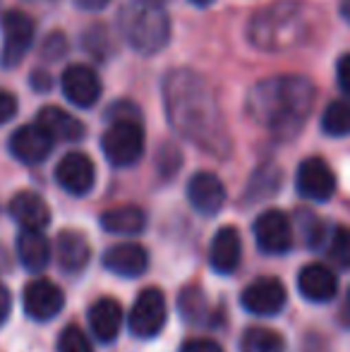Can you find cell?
<instances>
[{
    "mask_svg": "<svg viewBox=\"0 0 350 352\" xmlns=\"http://www.w3.org/2000/svg\"><path fill=\"white\" fill-rule=\"evenodd\" d=\"M164 106L171 127L182 140L211 156H228L230 135L214 89L199 72L171 70L164 77Z\"/></svg>",
    "mask_w": 350,
    "mask_h": 352,
    "instance_id": "1",
    "label": "cell"
},
{
    "mask_svg": "<svg viewBox=\"0 0 350 352\" xmlns=\"http://www.w3.org/2000/svg\"><path fill=\"white\" fill-rule=\"evenodd\" d=\"M314 106V84L300 74H281L257 82L248 94V113L271 135H298Z\"/></svg>",
    "mask_w": 350,
    "mask_h": 352,
    "instance_id": "2",
    "label": "cell"
},
{
    "mask_svg": "<svg viewBox=\"0 0 350 352\" xmlns=\"http://www.w3.org/2000/svg\"><path fill=\"white\" fill-rule=\"evenodd\" d=\"M250 41L259 51L281 53L300 46L309 34L307 10L295 0H281L259 10L250 22Z\"/></svg>",
    "mask_w": 350,
    "mask_h": 352,
    "instance_id": "3",
    "label": "cell"
},
{
    "mask_svg": "<svg viewBox=\"0 0 350 352\" xmlns=\"http://www.w3.org/2000/svg\"><path fill=\"white\" fill-rule=\"evenodd\" d=\"M118 27L132 51L154 56L171 41V19L154 0H127L118 14Z\"/></svg>",
    "mask_w": 350,
    "mask_h": 352,
    "instance_id": "4",
    "label": "cell"
},
{
    "mask_svg": "<svg viewBox=\"0 0 350 352\" xmlns=\"http://www.w3.org/2000/svg\"><path fill=\"white\" fill-rule=\"evenodd\" d=\"M101 148L111 166H135L144 153V130H142L140 120L111 122V127L101 137Z\"/></svg>",
    "mask_w": 350,
    "mask_h": 352,
    "instance_id": "5",
    "label": "cell"
},
{
    "mask_svg": "<svg viewBox=\"0 0 350 352\" xmlns=\"http://www.w3.org/2000/svg\"><path fill=\"white\" fill-rule=\"evenodd\" d=\"M0 29H3L0 65L5 70H14L32 48L36 27H34V19L29 14L19 12V10H8L0 19Z\"/></svg>",
    "mask_w": 350,
    "mask_h": 352,
    "instance_id": "6",
    "label": "cell"
},
{
    "mask_svg": "<svg viewBox=\"0 0 350 352\" xmlns=\"http://www.w3.org/2000/svg\"><path fill=\"white\" fill-rule=\"evenodd\" d=\"M168 307L159 287H146L140 292L130 311V331L137 338H156L164 331Z\"/></svg>",
    "mask_w": 350,
    "mask_h": 352,
    "instance_id": "7",
    "label": "cell"
},
{
    "mask_svg": "<svg viewBox=\"0 0 350 352\" xmlns=\"http://www.w3.org/2000/svg\"><path fill=\"white\" fill-rule=\"evenodd\" d=\"M298 195L309 201H329L336 192V175L324 158H305L295 175Z\"/></svg>",
    "mask_w": 350,
    "mask_h": 352,
    "instance_id": "8",
    "label": "cell"
},
{
    "mask_svg": "<svg viewBox=\"0 0 350 352\" xmlns=\"http://www.w3.org/2000/svg\"><path fill=\"white\" fill-rule=\"evenodd\" d=\"M56 182L72 197H85L96 182V168L87 153L70 151L58 161Z\"/></svg>",
    "mask_w": 350,
    "mask_h": 352,
    "instance_id": "9",
    "label": "cell"
},
{
    "mask_svg": "<svg viewBox=\"0 0 350 352\" xmlns=\"http://www.w3.org/2000/svg\"><path fill=\"white\" fill-rule=\"evenodd\" d=\"M254 240L266 254H285L293 247V228L283 211L269 209L254 221Z\"/></svg>",
    "mask_w": 350,
    "mask_h": 352,
    "instance_id": "10",
    "label": "cell"
},
{
    "mask_svg": "<svg viewBox=\"0 0 350 352\" xmlns=\"http://www.w3.org/2000/svg\"><path fill=\"white\" fill-rule=\"evenodd\" d=\"M240 302H243V307L250 311V314L276 316L285 307L288 295H285V287L278 278L262 276V278L252 280L248 287H245Z\"/></svg>",
    "mask_w": 350,
    "mask_h": 352,
    "instance_id": "11",
    "label": "cell"
},
{
    "mask_svg": "<svg viewBox=\"0 0 350 352\" xmlns=\"http://www.w3.org/2000/svg\"><path fill=\"white\" fill-rule=\"evenodd\" d=\"M22 305L29 319L48 321L53 316H58V311L65 307V295H63V290L53 280L36 278L24 287Z\"/></svg>",
    "mask_w": 350,
    "mask_h": 352,
    "instance_id": "12",
    "label": "cell"
},
{
    "mask_svg": "<svg viewBox=\"0 0 350 352\" xmlns=\"http://www.w3.org/2000/svg\"><path fill=\"white\" fill-rule=\"evenodd\" d=\"M61 87L65 98L77 108H91L101 98V77L89 65H67L61 77Z\"/></svg>",
    "mask_w": 350,
    "mask_h": 352,
    "instance_id": "13",
    "label": "cell"
},
{
    "mask_svg": "<svg viewBox=\"0 0 350 352\" xmlns=\"http://www.w3.org/2000/svg\"><path fill=\"white\" fill-rule=\"evenodd\" d=\"M53 146H56V142H53L51 135H48L41 125H36V122L22 125L10 137V153H12L17 161L27 163V166L43 163L51 156Z\"/></svg>",
    "mask_w": 350,
    "mask_h": 352,
    "instance_id": "14",
    "label": "cell"
},
{
    "mask_svg": "<svg viewBox=\"0 0 350 352\" xmlns=\"http://www.w3.org/2000/svg\"><path fill=\"white\" fill-rule=\"evenodd\" d=\"M187 199H190L192 209L199 211L201 216H214L226 204V187L214 173H195L187 182Z\"/></svg>",
    "mask_w": 350,
    "mask_h": 352,
    "instance_id": "15",
    "label": "cell"
},
{
    "mask_svg": "<svg viewBox=\"0 0 350 352\" xmlns=\"http://www.w3.org/2000/svg\"><path fill=\"white\" fill-rule=\"evenodd\" d=\"M240 256H243V240L235 228L226 226L214 235L209 247V264L216 274L228 276L240 266Z\"/></svg>",
    "mask_w": 350,
    "mask_h": 352,
    "instance_id": "16",
    "label": "cell"
},
{
    "mask_svg": "<svg viewBox=\"0 0 350 352\" xmlns=\"http://www.w3.org/2000/svg\"><path fill=\"white\" fill-rule=\"evenodd\" d=\"M103 266L111 274L125 276V278H137L149 269V254L137 242H122L116 245L103 254Z\"/></svg>",
    "mask_w": 350,
    "mask_h": 352,
    "instance_id": "17",
    "label": "cell"
},
{
    "mask_svg": "<svg viewBox=\"0 0 350 352\" xmlns=\"http://www.w3.org/2000/svg\"><path fill=\"white\" fill-rule=\"evenodd\" d=\"M36 125H41L53 142H80L87 135L85 122L58 106L41 108L36 116Z\"/></svg>",
    "mask_w": 350,
    "mask_h": 352,
    "instance_id": "18",
    "label": "cell"
},
{
    "mask_svg": "<svg viewBox=\"0 0 350 352\" xmlns=\"http://www.w3.org/2000/svg\"><path fill=\"white\" fill-rule=\"evenodd\" d=\"M14 223L22 226V230H43L51 223V209L36 195V192H19L12 197L8 206Z\"/></svg>",
    "mask_w": 350,
    "mask_h": 352,
    "instance_id": "19",
    "label": "cell"
},
{
    "mask_svg": "<svg viewBox=\"0 0 350 352\" xmlns=\"http://www.w3.org/2000/svg\"><path fill=\"white\" fill-rule=\"evenodd\" d=\"M298 290L309 302H329L338 290V278L329 266L307 264L298 276Z\"/></svg>",
    "mask_w": 350,
    "mask_h": 352,
    "instance_id": "20",
    "label": "cell"
},
{
    "mask_svg": "<svg viewBox=\"0 0 350 352\" xmlns=\"http://www.w3.org/2000/svg\"><path fill=\"white\" fill-rule=\"evenodd\" d=\"M89 326L101 343H113L122 326L120 302L113 300V297H101V300L94 302L91 309H89Z\"/></svg>",
    "mask_w": 350,
    "mask_h": 352,
    "instance_id": "21",
    "label": "cell"
},
{
    "mask_svg": "<svg viewBox=\"0 0 350 352\" xmlns=\"http://www.w3.org/2000/svg\"><path fill=\"white\" fill-rule=\"evenodd\" d=\"M56 254L58 264L67 274H80L87 269L89 259H91V247L89 240L77 230H63L56 242Z\"/></svg>",
    "mask_w": 350,
    "mask_h": 352,
    "instance_id": "22",
    "label": "cell"
},
{
    "mask_svg": "<svg viewBox=\"0 0 350 352\" xmlns=\"http://www.w3.org/2000/svg\"><path fill=\"white\" fill-rule=\"evenodd\" d=\"M17 256L32 274H41L51 261V242L41 230H22L17 235Z\"/></svg>",
    "mask_w": 350,
    "mask_h": 352,
    "instance_id": "23",
    "label": "cell"
},
{
    "mask_svg": "<svg viewBox=\"0 0 350 352\" xmlns=\"http://www.w3.org/2000/svg\"><path fill=\"white\" fill-rule=\"evenodd\" d=\"M101 226L106 232H113V235H140L146 228V216L140 206H118V209H111L101 216Z\"/></svg>",
    "mask_w": 350,
    "mask_h": 352,
    "instance_id": "24",
    "label": "cell"
},
{
    "mask_svg": "<svg viewBox=\"0 0 350 352\" xmlns=\"http://www.w3.org/2000/svg\"><path fill=\"white\" fill-rule=\"evenodd\" d=\"M240 352H285V340L276 331L252 326L243 333Z\"/></svg>",
    "mask_w": 350,
    "mask_h": 352,
    "instance_id": "25",
    "label": "cell"
},
{
    "mask_svg": "<svg viewBox=\"0 0 350 352\" xmlns=\"http://www.w3.org/2000/svg\"><path fill=\"white\" fill-rule=\"evenodd\" d=\"M322 130L329 137L350 135V101H331L322 116Z\"/></svg>",
    "mask_w": 350,
    "mask_h": 352,
    "instance_id": "26",
    "label": "cell"
},
{
    "mask_svg": "<svg viewBox=\"0 0 350 352\" xmlns=\"http://www.w3.org/2000/svg\"><path fill=\"white\" fill-rule=\"evenodd\" d=\"M85 48L96 60H106L113 53V36L106 24H91L85 34Z\"/></svg>",
    "mask_w": 350,
    "mask_h": 352,
    "instance_id": "27",
    "label": "cell"
},
{
    "mask_svg": "<svg viewBox=\"0 0 350 352\" xmlns=\"http://www.w3.org/2000/svg\"><path fill=\"white\" fill-rule=\"evenodd\" d=\"M329 256H331L341 269H350V228L338 226L336 230H333Z\"/></svg>",
    "mask_w": 350,
    "mask_h": 352,
    "instance_id": "28",
    "label": "cell"
},
{
    "mask_svg": "<svg viewBox=\"0 0 350 352\" xmlns=\"http://www.w3.org/2000/svg\"><path fill=\"white\" fill-rule=\"evenodd\" d=\"M58 352H94V348H91V343H89L85 331H82L80 326L70 324L61 333V340H58Z\"/></svg>",
    "mask_w": 350,
    "mask_h": 352,
    "instance_id": "29",
    "label": "cell"
},
{
    "mask_svg": "<svg viewBox=\"0 0 350 352\" xmlns=\"http://www.w3.org/2000/svg\"><path fill=\"white\" fill-rule=\"evenodd\" d=\"M300 221H303V232H305V242L309 247H319L327 237V226L319 221L314 213H300Z\"/></svg>",
    "mask_w": 350,
    "mask_h": 352,
    "instance_id": "30",
    "label": "cell"
},
{
    "mask_svg": "<svg viewBox=\"0 0 350 352\" xmlns=\"http://www.w3.org/2000/svg\"><path fill=\"white\" fill-rule=\"evenodd\" d=\"M108 120L118 122V120H140V108L132 106L127 101H118L108 108Z\"/></svg>",
    "mask_w": 350,
    "mask_h": 352,
    "instance_id": "31",
    "label": "cell"
},
{
    "mask_svg": "<svg viewBox=\"0 0 350 352\" xmlns=\"http://www.w3.org/2000/svg\"><path fill=\"white\" fill-rule=\"evenodd\" d=\"M67 51V43H65V36H63L61 32H53L51 36L46 38V43H43V53H46V58H51V60H58V58H63Z\"/></svg>",
    "mask_w": 350,
    "mask_h": 352,
    "instance_id": "32",
    "label": "cell"
},
{
    "mask_svg": "<svg viewBox=\"0 0 350 352\" xmlns=\"http://www.w3.org/2000/svg\"><path fill=\"white\" fill-rule=\"evenodd\" d=\"M17 116V98L10 91H0V125L10 122Z\"/></svg>",
    "mask_w": 350,
    "mask_h": 352,
    "instance_id": "33",
    "label": "cell"
},
{
    "mask_svg": "<svg viewBox=\"0 0 350 352\" xmlns=\"http://www.w3.org/2000/svg\"><path fill=\"white\" fill-rule=\"evenodd\" d=\"M180 352H223L219 343H214L211 338H192L182 343Z\"/></svg>",
    "mask_w": 350,
    "mask_h": 352,
    "instance_id": "34",
    "label": "cell"
},
{
    "mask_svg": "<svg viewBox=\"0 0 350 352\" xmlns=\"http://www.w3.org/2000/svg\"><path fill=\"white\" fill-rule=\"evenodd\" d=\"M336 79H338V87H341V91L346 94V96H350V53L341 56V60H338Z\"/></svg>",
    "mask_w": 350,
    "mask_h": 352,
    "instance_id": "35",
    "label": "cell"
},
{
    "mask_svg": "<svg viewBox=\"0 0 350 352\" xmlns=\"http://www.w3.org/2000/svg\"><path fill=\"white\" fill-rule=\"evenodd\" d=\"M10 309H12V297H10V290L0 283V326L8 321Z\"/></svg>",
    "mask_w": 350,
    "mask_h": 352,
    "instance_id": "36",
    "label": "cell"
},
{
    "mask_svg": "<svg viewBox=\"0 0 350 352\" xmlns=\"http://www.w3.org/2000/svg\"><path fill=\"white\" fill-rule=\"evenodd\" d=\"M32 84H34V89H36V91L46 94L48 89H51V77H48V72H43V70H34Z\"/></svg>",
    "mask_w": 350,
    "mask_h": 352,
    "instance_id": "37",
    "label": "cell"
},
{
    "mask_svg": "<svg viewBox=\"0 0 350 352\" xmlns=\"http://www.w3.org/2000/svg\"><path fill=\"white\" fill-rule=\"evenodd\" d=\"M338 321H341L343 329H350V290L346 292V297H343L341 309H338Z\"/></svg>",
    "mask_w": 350,
    "mask_h": 352,
    "instance_id": "38",
    "label": "cell"
},
{
    "mask_svg": "<svg viewBox=\"0 0 350 352\" xmlns=\"http://www.w3.org/2000/svg\"><path fill=\"white\" fill-rule=\"evenodd\" d=\"M111 0H75L77 8L89 10V12H96V10H103Z\"/></svg>",
    "mask_w": 350,
    "mask_h": 352,
    "instance_id": "39",
    "label": "cell"
},
{
    "mask_svg": "<svg viewBox=\"0 0 350 352\" xmlns=\"http://www.w3.org/2000/svg\"><path fill=\"white\" fill-rule=\"evenodd\" d=\"M341 17L350 24V0H341Z\"/></svg>",
    "mask_w": 350,
    "mask_h": 352,
    "instance_id": "40",
    "label": "cell"
},
{
    "mask_svg": "<svg viewBox=\"0 0 350 352\" xmlns=\"http://www.w3.org/2000/svg\"><path fill=\"white\" fill-rule=\"evenodd\" d=\"M192 5H197V8H209L211 3H214V0H190Z\"/></svg>",
    "mask_w": 350,
    "mask_h": 352,
    "instance_id": "41",
    "label": "cell"
}]
</instances>
